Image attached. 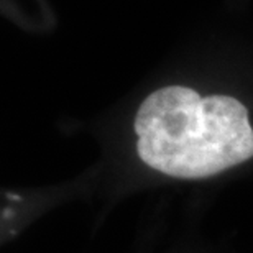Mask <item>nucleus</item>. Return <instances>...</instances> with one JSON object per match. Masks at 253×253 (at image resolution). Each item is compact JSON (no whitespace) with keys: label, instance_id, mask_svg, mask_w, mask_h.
Instances as JSON below:
<instances>
[{"label":"nucleus","instance_id":"f257e3e1","mask_svg":"<svg viewBox=\"0 0 253 253\" xmlns=\"http://www.w3.org/2000/svg\"><path fill=\"white\" fill-rule=\"evenodd\" d=\"M131 130L141 163L169 178H211L253 158L252 114L234 94L160 85L138 104Z\"/></svg>","mask_w":253,"mask_h":253}]
</instances>
